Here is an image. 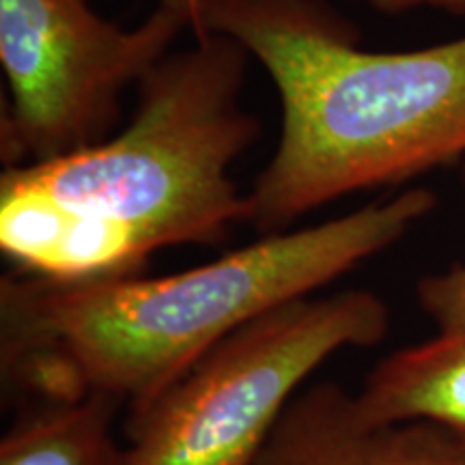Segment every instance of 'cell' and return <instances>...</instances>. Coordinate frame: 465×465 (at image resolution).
Returning a JSON list of instances; mask_svg holds the SVG:
<instances>
[{
  "label": "cell",
  "mask_w": 465,
  "mask_h": 465,
  "mask_svg": "<svg viewBox=\"0 0 465 465\" xmlns=\"http://www.w3.org/2000/svg\"><path fill=\"white\" fill-rule=\"evenodd\" d=\"M138 84V108L106 141L0 174V248L15 272L50 281L141 274L151 254L216 243L250 223L231 168L259 138L242 106L250 54L194 33Z\"/></svg>",
  "instance_id": "1"
},
{
  "label": "cell",
  "mask_w": 465,
  "mask_h": 465,
  "mask_svg": "<svg viewBox=\"0 0 465 465\" xmlns=\"http://www.w3.org/2000/svg\"><path fill=\"white\" fill-rule=\"evenodd\" d=\"M435 205L433 192L403 190L166 276L50 281L14 272L0 281L3 369L48 403L100 394L138 405L237 328L394 246Z\"/></svg>",
  "instance_id": "2"
},
{
  "label": "cell",
  "mask_w": 465,
  "mask_h": 465,
  "mask_svg": "<svg viewBox=\"0 0 465 465\" xmlns=\"http://www.w3.org/2000/svg\"><path fill=\"white\" fill-rule=\"evenodd\" d=\"M190 28L235 39L281 97L274 155L248 194L265 235L465 158V37L369 52L322 0H194Z\"/></svg>",
  "instance_id": "3"
},
{
  "label": "cell",
  "mask_w": 465,
  "mask_h": 465,
  "mask_svg": "<svg viewBox=\"0 0 465 465\" xmlns=\"http://www.w3.org/2000/svg\"><path fill=\"white\" fill-rule=\"evenodd\" d=\"M388 330L386 302L366 289L308 295L252 319L130 407L125 465H252L308 377Z\"/></svg>",
  "instance_id": "4"
},
{
  "label": "cell",
  "mask_w": 465,
  "mask_h": 465,
  "mask_svg": "<svg viewBox=\"0 0 465 465\" xmlns=\"http://www.w3.org/2000/svg\"><path fill=\"white\" fill-rule=\"evenodd\" d=\"M190 22L160 7L136 28L89 0H0V65L9 100L0 119L5 168L75 153L106 141L121 95L173 52Z\"/></svg>",
  "instance_id": "5"
},
{
  "label": "cell",
  "mask_w": 465,
  "mask_h": 465,
  "mask_svg": "<svg viewBox=\"0 0 465 465\" xmlns=\"http://www.w3.org/2000/svg\"><path fill=\"white\" fill-rule=\"evenodd\" d=\"M252 465H465V444L438 424L371 420L323 381L291 401Z\"/></svg>",
  "instance_id": "6"
},
{
  "label": "cell",
  "mask_w": 465,
  "mask_h": 465,
  "mask_svg": "<svg viewBox=\"0 0 465 465\" xmlns=\"http://www.w3.org/2000/svg\"><path fill=\"white\" fill-rule=\"evenodd\" d=\"M358 403L381 424H438L465 444V336L399 349L366 377Z\"/></svg>",
  "instance_id": "7"
},
{
  "label": "cell",
  "mask_w": 465,
  "mask_h": 465,
  "mask_svg": "<svg viewBox=\"0 0 465 465\" xmlns=\"http://www.w3.org/2000/svg\"><path fill=\"white\" fill-rule=\"evenodd\" d=\"M116 401L100 394L50 401L0 441V465H125L113 433Z\"/></svg>",
  "instance_id": "8"
},
{
  "label": "cell",
  "mask_w": 465,
  "mask_h": 465,
  "mask_svg": "<svg viewBox=\"0 0 465 465\" xmlns=\"http://www.w3.org/2000/svg\"><path fill=\"white\" fill-rule=\"evenodd\" d=\"M422 311L438 325V334L465 336V263L418 282Z\"/></svg>",
  "instance_id": "9"
},
{
  "label": "cell",
  "mask_w": 465,
  "mask_h": 465,
  "mask_svg": "<svg viewBox=\"0 0 465 465\" xmlns=\"http://www.w3.org/2000/svg\"><path fill=\"white\" fill-rule=\"evenodd\" d=\"M356 3H364L377 11H383V14H403V11L422 7L441 9L457 15L465 14V0H356Z\"/></svg>",
  "instance_id": "10"
},
{
  "label": "cell",
  "mask_w": 465,
  "mask_h": 465,
  "mask_svg": "<svg viewBox=\"0 0 465 465\" xmlns=\"http://www.w3.org/2000/svg\"><path fill=\"white\" fill-rule=\"evenodd\" d=\"M158 5L164 9L174 11V14L183 15L192 26V9H194V0H158Z\"/></svg>",
  "instance_id": "11"
}]
</instances>
